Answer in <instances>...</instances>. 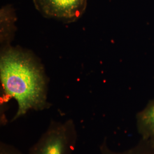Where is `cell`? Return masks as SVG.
<instances>
[{"instance_id":"6da1fadb","label":"cell","mask_w":154,"mask_h":154,"mask_svg":"<svg viewBox=\"0 0 154 154\" xmlns=\"http://www.w3.org/2000/svg\"><path fill=\"white\" fill-rule=\"evenodd\" d=\"M0 77L7 98H14L18 109L11 122L30 110L49 109L47 82L43 72L29 55L16 49H9L1 55Z\"/></svg>"},{"instance_id":"7a4b0ae2","label":"cell","mask_w":154,"mask_h":154,"mask_svg":"<svg viewBox=\"0 0 154 154\" xmlns=\"http://www.w3.org/2000/svg\"><path fill=\"white\" fill-rule=\"evenodd\" d=\"M78 140L74 121L51 120L47 129L29 149L28 154H72Z\"/></svg>"},{"instance_id":"3957f363","label":"cell","mask_w":154,"mask_h":154,"mask_svg":"<svg viewBox=\"0 0 154 154\" xmlns=\"http://www.w3.org/2000/svg\"><path fill=\"white\" fill-rule=\"evenodd\" d=\"M35 8L44 16L72 21L82 15L87 0H33Z\"/></svg>"},{"instance_id":"277c9868","label":"cell","mask_w":154,"mask_h":154,"mask_svg":"<svg viewBox=\"0 0 154 154\" xmlns=\"http://www.w3.org/2000/svg\"><path fill=\"white\" fill-rule=\"evenodd\" d=\"M136 126L140 138L154 141V99L137 114Z\"/></svg>"},{"instance_id":"5b68a950","label":"cell","mask_w":154,"mask_h":154,"mask_svg":"<svg viewBox=\"0 0 154 154\" xmlns=\"http://www.w3.org/2000/svg\"><path fill=\"white\" fill-rule=\"evenodd\" d=\"M100 154H154V141L140 138L138 143L131 148L122 151H116L110 148L105 138L100 144Z\"/></svg>"},{"instance_id":"8992f818","label":"cell","mask_w":154,"mask_h":154,"mask_svg":"<svg viewBox=\"0 0 154 154\" xmlns=\"http://www.w3.org/2000/svg\"><path fill=\"white\" fill-rule=\"evenodd\" d=\"M0 154H23L22 152L14 146L5 143L0 142Z\"/></svg>"}]
</instances>
